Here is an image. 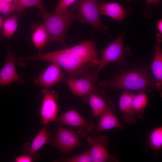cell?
Segmentation results:
<instances>
[{"mask_svg":"<svg viewBox=\"0 0 162 162\" xmlns=\"http://www.w3.org/2000/svg\"><path fill=\"white\" fill-rule=\"evenodd\" d=\"M75 10L71 6L60 13H50L45 7L40 10L39 15L48 34L50 42L64 44V38L67 31L74 21L78 20L77 16L74 13Z\"/></svg>","mask_w":162,"mask_h":162,"instance_id":"cell-3","label":"cell"},{"mask_svg":"<svg viewBox=\"0 0 162 162\" xmlns=\"http://www.w3.org/2000/svg\"><path fill=\"white\" fill-rule=\"evenodd\" d=\"M34 160L30 156L26 154L18 156L15 159L16 162H31Z\"/></svg>","mask_w":162,"mask_h":162,"instance_id":"cell-29","label":"cell"},{"mask_svg":"<svg viewBox=\"0 0 162 162\" xmlns=\"http://www.w3.org/2000/svg\"><path fill=\"white\" fill-rule=\"evenodd\" d=\"M52 134L46 127H44L31 143L27 142L25 144L23 148L24 154L30 156L34 160L37 159L40 155L39 150L49 142Z\"/></svg>","mask_w":162,"mask_h":162,"instance_id":"cell-15","label":"cell"},{"mask_svg":"<svg viewBox=\"0 0 162 162\" xmlns=\"http://www.w3.org/2000/svg\"><path fill=\"white\" fill-rule=\"evenodd\" d=\"M14 12H15V9L13 3L0 0V13L7 16Z\"/></svg>","mask_w":162,"mask_h":162,"instance_id":"cell-26","label":"cell"},{"mask_svg":"<svg viewBox=\"0 0 162 162\" xmlns=\"http://www.w3.org/2000/svg\"><path fill=\"white\" fill-rule=\"evenodd\" d=\"M156 83L146 68L136 67L120 73L108 80L101 81L98 85L112 89L144 92L154 88L156 86Z\"/></svg>","mask_w":162,"mask_h":162,"instance_id":"cell-1","label":"cell"},{"mask_svg":"<svg viewBox=\"0 0 162 162\" xmlns=\"http://www.w3.org/2000/svg\"><path fill=\"white\" fill-rule=\"evenodd\" d=\"M162 0H146L147 3V8L144 11V16L145 18H148L151 15V11L149 10V7L150 4H153L155 6H158Z\"/></svg>","mask_w":162,"mask_h":162,"instance_id":"cell-28","label":"cell"},{"mask_svg":"<svg viewBox=\"0 0 162 162\" xmlns=\"http://www.w3.org/2000/svg\"><path fill=\"white\" fill-rule=\"evenodd\" d=\"M20 13L6 19L3 25V34L8 39L10 38L16 32Z\"/></svg>","mask_w":162,"mask_h":162,"instance_id":"cell-23","label":"cell"},{"mask_svg":"<svg viewBox=\"0 0 162 162\" xmlns=\"http://www.w3.org/2000/svg\"><path fill=\"white\" fill-rule=\"evenodd\" d=\"M77 0H61L56 8L55 13H60L67 10L68 8Z\"/></svg>","mask_w":162,"mask_h":162,"instance_id":"cell-27","label":"cell"},{"mask_svg":"<svg viewBox=\"0 0 162 162\" xmlns=\"http://www.w3.org/2000/svg\"><path fill=\"white\" fill-rule=\"evenodd\" d=\"M88 63L93 69L97 68L99 59L98 58L100 51L96 50V45L92 41L86 40L80 44L62 50Z\"/></svg>","mask_w":162,"mask_h":162,"instance_id":"cell-10","label":"cell"},{"mask_svg":"<svg viewBox=\"0 0 162 162\" xmlns=\"http://www.w3.org/2000/svg\"><path fill=\"white\" fill-rule=\"evenodd\" d=\"M100 14L109 16L116 20L121 22L127 15L125 9L118 2H99Z\"/></svg>","mask_w":162,"mask_h":162,"instance_id":"cell-17","label":"cell"},{"mask_svg":"<svg viewBox=\"0 0 162 162\" xmlns=\"http://www.w3.org/2000/svg\"><path fill=\"white\" fill-rule=\"evenodd\" d=\"M58 160L64 162H92L90 155L89 149L76 155L62 158Z\"/></svg>","mask_w":162,"mask_h":162,"instance_id":"cell-25","label":"cell"},{"mask_svg":"<svg viewBox=\"0 0 162 162\" xmlns=\"http://www.w3.org/2000/svg\"><path fill=\"white\" fill-rule=\"evenodd\" d=\"M44 95L40 114L41 117V124L44 125L54 121L57 118L59 106L57 101L58 97L53 90L44 88L42 90Z\"/></svg>","mask_w":162,"mask_h":162,"instance_id":"cell-11","label":"cell"},{"mask_svg":"<svg viewBox=\"0 0 162 162\" xmlns=\"http://www.w3.org/2000/svg\"><path fill=\"white\" fill-rule=\"evenodd\" d=\"M161 39L157 38L156 44L154 48L155 54L151 66L153 74L156 80V87L161 89L162 86V49Z\"/></svg>","mask_w":162,"mask_h":162,"instance_id":"cell-19","label":"cell"},{"mask_svg":"<svg viewBox=\"0 0 162 162\" xmlns=\"http://www.w3.org/2000/svg\"><path fill=\"white\" fill-rule=\"evenodd\" d=\"M65 79L60 66L56 63H52L43 73L34 78V82L38 86L49 89Z\"/></svg>","mask_w":162,"mask_h":162,"instance_id":"cell-13","label":"cell"},{"mask_svg":"<svg viewBox=\"0 0 162 162\" xmlns=\"http://www.w3.org/2000/svg\"><path fill=\"white\" fill-rule=\"evenodd\" d=\"M125 31L122 33L107 47L99 51L101 56L99 59L96 73H99L110 63L122 62L125 58L131 55L129 47H124L123 45Z\"/></svg>","mask_w":162,"mask_h":162,"instance_id":"cell-5","label":"cell"},{"mask_svg":"<svg viewBox=\"0 0 162 162\" xmlns=\"http://www.w3.org/2000/svg\"><path fill=\"white\" fill-rule=\"evenodd\" d=\"M16 82L22 84L24 80L22 75L17 72L16 58L9 47L5 63L0 72V87Z\"/></svg>","mask_w":162,"mask_h":162,"instance_id":"cell-12","label":"cell"},{"mask_svg":"<svg viewBox=\"0 0 162 162\" xmlns=\"http://www.w3.org/2000/svg\"><path fill=\"white\" fill-rule=\"evenodd\" d=\"M135 94L124 91L121 95L119 102V111L123 113L122 119L127 124H133L136 122V116L133 112L132 104Z\"/></svg>","mask_w":162,"mask_h":162,"instance_id":"cell-16","label":"cell"},{"mask_svg":"<svg viewBox=\"0 0 162 162\" xmlns=\"http://www.w3.org/2000/svg\"><path fill=\"white\" fill-rule=\"evenodd\" d=\"M13 3L15 12L20 14L30 7H38L40 10L44 8L43 0H15Z\"/></svg>","mask_w":162,"mask_h":162,"instance_id":"cell-22","label":"cell"},{"mask_svg":"<svg viewBox=\"0 0 162 162\" xmlns=\"http://www.w3.org/2000/svg\"><path fill=\"white\" fill-rule=\"evenodd\" d=\"M149 143L154 150L160 149L162 146V127H160L154 130L149 138Z\"/></svg>","mask_w":162,"mask_h":162,"instance_id":"cell-24","label":"cell"},{"mask_svg":"<svg viewBox=\"0 0 162 162\" xmlns=\"http://www.w3.org/2000/svg\"><path fill=\"white\" fill-rule=\"evenodd\" d=\"M39 60L55 63L64 68L68 74V78L81 76L90 70L89 64L62 50L32 56L19 57L18 63L21 67L25 66L26 62Z\"/></svg>","mask_w":162,"mask_h":162,"instance_id":"cell-2","label":"cell"},{"mask_svg":"<svg viewBox=\"0 0 162 162\" xmlns=\"http://www.w3.org/2000/svg\"><path fill=\"white\" fill-rule=\"evenodd\" d=\"M98 78L96 70L93 69L79 78L65 79L64 80L68 85L74 95L81 97L85 96L96 90L95 83Z\"/></svg>","mask_w":162,"mask_h":162,"instance_id":"cell-7","label":"cell"},{"mask_svg":"<svg viewBox=\"0 0 162 162\" xmlns=\"http://www.w3.org/2000/svg\"><path fill=\"white\" fill-rule=\"evenodd\" d=\"M115 112L114 104L111 101L109 100L107 102L106 109L99 116L96 134L113 128H118L121 130L124 128V127L116 117Z\"/></svg>","mask_w":162,"mask_h":162,"instance_id":"cell-14","label":"cell"},{"mask_svg":"<svg viewBox=\"0 0 162 162\" xmlns=\"http://www.w3.org/2000/svg\"><path fill=\"white\" fill-rule=\"evenodd\" d=\"M2 20L0 17V28L1 27V26L2 25Z\"/></svg>","mask_w":162,"mask_h":162,"instance_id":"cell-32","label":"cell"},{"mask_svg":"<svg viewBox=\"0 0 162 162\" xmlns=\"http://www.w3.org/2000/svg\"><path fill=\"white\" fill-rule=\"evenodd\" d=\"M4 0L8 2L13 3L15 0Z\"/></svg>","mask_w":162,"mask_h":162,"instance_id":"cell-31","label":"cell"},{"mask_svg":"<svg viewBox=\"0 0 162 162\" xmlns=\"http://www.w3.org/2000/svg\"><path fill=\"white\" fill-rule=\"evenodd\" d=\"M128 0L129 1H130V0Z\"/></svg>","mask_w":162,"mask_h":162,"instance_id":"cell-33","label":"cell"},{"mask_svg":"<svg viewBox=\"0 0 162 162\" xmlns=\"http://www.w3.org/2000/svg\"><path fill=\"white\" fill-rule=\"evenodd\" d=\"M55 121L61 126H68L78 130L82 136L93 132L95 128L93 122L87 121L74 110H68Z\"/></svg>","mask_w":162,"mask_h":162,"instance_id":"cell-9","label":"cell"},{"mask_svg":"<svg viewBox=\"0 0 162 162\" xmlns=\"http://www.w3.org/2000/svg\"><path fill=\"white\" fill-rule=\"evenodd\" d=\"M31 39L34 45L38 49L39 53L49 42V37L43 23L40 25L33 32Z\"/></svg>","mask_w":162,"mask_h":162,"instance_id":"cell-20","label":"cell"},{"mask_svg":"<svg viewBox=\"0 0 162 162\" xmlns=\"http://www.w3.org/2000/svg\"><path fill=\"white\" fill-rule=\"evenodd\" d=\"M148 99L144 92L140 91L135 95L133 100L132 106L134 112L139 118H143L144 110L147 104Z\"/></svg>","mask_w":162,"mask_h":162,"instance_id":"cell-21","label":"cell"},{"mask_svg":"<svg viewBox=\"0 0 162 162\" xmlns=\"http://www.w3.org/2000/svg\"><path fill=\"white\" fill-rule=\"evenodd\" d=\"M99 3L98 0H77L71 6L77 10L78 20L90 24L101 32L105 33L108 27L101 22Z\"/></svg>","mask_w":162,"mask_h":162,"instance_id":"cell-4","label":"cell"},{"mask_svg":"<svg viewBox=\"0 0 162 162\" xmlns=\"http://www.w3.org/2000/svg\"><path fill=\"white\" fill-rule=\"evenodd\" d=\"M85 100L89 104L94 117H99L104 112L107 105L103 94L96 90L85 96Z\"/></svg>","mask_w":162,"mask_h":162,"instance_id":"cell-18","label":"cell"},{"mask_svg":"<svg viewBox=\"0 0 162 162\" xmlns=\"http://www.w3.org/2000/svg\"><path fill=\"white\" fill-rule=\"evenodd\" d=\"M157 28L159 33L162 34V20L160 19L157 24Z\"/></svg>","mask_w":162,"mask_h":162,"instance_id":"cell-30","label":"cell"},{"mask_svg":"<svg viewBox=\"0 0 162 162\" xmlns=\"http://www.w3.org/2000/svg\"><path fill=\"white\" fill-rule=\"evenodd\" d=\"M109 136L100 134L94 137L88 136L86 140L91 146L89 154L92 162H106L108 161H118L116 157L109 153L107 148Z\"/></svg>","mask_w":162,"mask_h":162,"instance_id":"cell-8","label":"cell"},{"mask_svg":"<svg viewBox=\"0 0 162 162\" xmlns=\"http://www.w3.org/2000/svg\"><path fill=\"white\" fill-rule=\"evenodd\" d=\"M80 138V135L76 132L60 127L57 131L56 138L50 139L48 142L65 155L81 144Z\"/></svg>","mask_w":162,"mask_h":162,"instance_id":"cell-6","label":"cell"}]
</instances>
